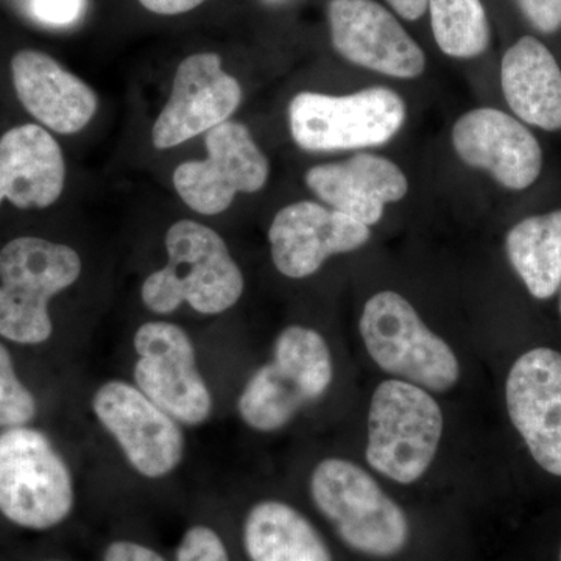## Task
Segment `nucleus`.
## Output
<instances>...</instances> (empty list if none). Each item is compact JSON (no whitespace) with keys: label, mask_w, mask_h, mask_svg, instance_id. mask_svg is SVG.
<instances>
[{"label":"nucleus","mask_w":561,"mask_h":561,"mask_svg":"<svg viewBox=\"0 0 561 561\" xmlns=\"http://www.w3.org/2000/svg\"><path fill=\"white\" fill-rule=\"evenodd\" d=\"M523 16L541 35L561 32V0H516Z\"/></svg>","instance_id":"obj_27"},{"label":"nucleus","mask_w":561,"mask_h":561,"mask_svg":"<svg viewBox=\"0 0 561 561\" xmlns=\"http://www.w3.org/2000/svg\"><path fill=\"white\" fill-rule=\"evenodd\" d=\"M66 164L60 144L36 124L11 128L0 138V205L44 209L65 190Z\"/></svg>","instance_id":"obj_19"},{"label":"nucleus","mask_w":561,"mask_h":561,"mask_svg":"<svg viewBox=\"0 0 561 561\" xmlns=\"http://www.w3.org/2000/svg\"><path fill=\"white\" fill-rule=\"evenodd\" d=\"M103 561H168L150 546L131 540H116L106 546Z\"/></svg>","instance_id":"obj_28"},{"label":"nucleus","mask_w":561,"mask_h":561,"mask_svg":"<svg viewBox=\"0 0 561 561\" xmlns=\"http://www.w3.org/2000/svg\"><path fill=\"white\" fill-rule=\"evenodd\" d=\"M83 262L72 247L22 236L0 250V335L41 345L54 332L49 302L79 280Z\"/></svg>","instance_id":"obj_4"},{"label":"nucleus","mask_w":561,"mask_h":561,"mask_svg":"<svg viewBox=\"0 0 561 561\" xmlns=\"http://www.w3.org/2000/svg\"><path fill=\"white\" fill-rule=\"evenodd\" d=\"M168 264L140 287L149 311L168 316L183 302L203 316H219L241 300L245 279L219 232L195 220H179L165 232Z\"/></svg>","instance_id":"obj_1"},{"label":"nucleus","mask_w":561,"mask_h":561,"mask_svg":"<svg viewBox=\"0 0 561 561\" xmlns=\"http://www.w3.org/2000/svg\"><path fill=\"white\" fill-rule=\"evenodd\" d=\"M36 411L35 397L18 378L13 357L0 343V427L27 426Z\"/></svg>","instance_id":"obj_24"},{"label":"nucleus","mask_w":561,"mask_h":561,"mask_svg":"<svg viewBox=\"0 0 561 561\" xmlns=\"http://www.w3.org/2000/svg\"><path fill=\"white\" fill-rule=\"evenodd\" d=\"M309 493L346 548L391 559L411 540V523L382 486L354 461L330 457L313 468Z\"/></svg>","instance_id":"obj_2"},{"label":"nucleus","mask_w":561,"mask_h":561,"mask_svg":"<svg viewBox=\"0 0 561 561\" xmlns=\"http://www.w3.org/2000/svg\"><path fill=\"white\" fill-rule=\"evenodd\" d=\"M559 295H560V298H559V308H560V316H561V284H560Z\"/></svg>","instance_id":"obj_33"},{"label":"nucleus","mask_w":561,"mask_h":561,"mask_svg":"<svg viewBox=\"0 0 561 561\" xmlns=\"http://www.w3.org/2000/svg\"><path fill=\"white\" fill-rule=\"evenodd\" d=\"M427 9L443 54L474 58L489 47V16L481 0H427Z\"/></svg>","instance_id":"obj_23"},{"label":"nucleus","mask_w":561,"mask_h":561,"mask_svg":"<svg viewBox=\"0 0 561 561\" xmlns=\"http://www.w3.org/2000/svg\"><path fill=\"white\" fill-rule=\"evenodd\" d=\"M505 401L534 460L561 478V353L551 348L524 353L508 373Z\"/></svg>","instance_id":"obj_13"},{"label":"nucleus","mask_w":561,"mask_h":561,"mask_svg":"<svg viewBox=\"0 0 561 561\" xmlns=\"http://www.w3.org/2000/svg\"><path fill=\"white\" fill-rule=\"evenodd\" d=\"M76 485L65 457L44 432H0V513L21 529H55L72 515Z\"/></svg>","instance_id":"obj_5"},{"label":"nucleus","mask_w":561,"mask_h":561,"mask_svg":"<svg viewBox=\"0 0 561 561\" xmlns=\"http://www.w3.org/2000/svg\"><path fill=\"white\" fill-rule=\"evenodd\" d=\"M505 250L531 297L552 298L561 284V209L516 224L505 239Z\"/></svg>","instance_id":"obj_22"},{"label":"nucleus","mask_w":561,"mask_h":561,"mask_svg":"<svg viewBox=\"0 0 561 561\" xmlns=\"http://www.w3.org/2000/svg\"><path fill=\"white\" fill-rule=\"evenodd\" d=\"M404 119V101L387 88H367L350 95L305 91L289 105L291 138L308 151L382 146L401 130Z\"/></svg>","instance_id":"obj_8"},{"label":"nucleus","mask_w":561,"mask_h":561,"mask_svg":"<svg viewBox=\"0 0 561 561\" xmlns=\"http://www.w3.org/2000/svg\"><path fill=\"white\" fill-rule=\"evenodd\" d=\"M331 39L345 60L383 76L415 79L426 55L400 21L375 0H331Z\"/></svg>","instance_id":"obj_14"},{"label":"nucleus","mask_w":561,"mask_h":561,"mask_svg":"<svg viewBox=\"0 0 561 561\" xmlns=\"http://www.w3.org/2000/svg\"><path fill=\"white\" fill-rule=\"evenodd\" d=\"M501 83L519 119L541 130H561V69L542 41L522 36L505 51Z\"/></svg>","instance_id":"obj_20"},{"label":"nucleus","mask_w":561,"mask_h":561,"mask_svg":"<svg viewBox=\"0 0 561 561\" xmlns=\"http://www.w3.org/2000/svg\"><path fill=\"white\" fill-rule=\"evenodd\" d=\"M92 412L142 478H165L183 461L186 440L179 421L133 383H102L92 397Z\"/></svg>","instance_id":"obj_11"},{"label":"nucleus","mask_w":561,"mask_h":561,"mask_svg":"<svg viewBox=\"0 0 561 561\" xmlns=\"http://www.w3.org/2000/svg\"><path fill=\"white\" fill-rule=\"evenodd\" d=\"M205 0H139L144 9L162 16H176L197 9Z\"/></svg>","instance_id":"obj_29"},{"label":"nucleus","mask_w":561,"mask_h":561,"mask_svg":"<svg viewBox=\"0 0 561 561\" xmlns=\"http://www.w3.org/2000/svg\"><path fill=\"white\" fill-rule=\"evenodd\" d=\"M334 379V362L323 335L291 324L279 332L272 360L254 371L238 400L250 430L272 434L286 427L306 408L320 401Z\"/></svg>","instance_id":"obj_3"},{"label":"nucleus","mask_w":561,"mask_h":561,"mask_svg":"<svg viewBox=\"0 0 561 561\" xmlns=\"http://www.w3.org/2000/svg\"><path fill=\"white\" fill-rule=\"evenodd\" d=\"M242 542L250 561H334L316 526L283 501H261L250 508Z\"/></svg>","instance_id":"obj_21"},{"label":"nucleus","mask_w":561,"mask_h":561,"mask_svg":"<svg viewBox=\"0 0 561 561\" xmlns=\"http://www.w3.org/2000/svg\"><path fill=\"white\" fill-rule=\"evenodd\" d=\"M557 561H561V541L559 546V553H557Z\"/></svg>","instance_id":"obj_32"},{"label":"nucleus","mask_w":561,"mask_h":561,"mask_svg":"<svg viewBox=\"0 0 561 561\" xmlns=\"http://www.w3.org/2000/svg\"><path fill=\"white\" fill-rule=\"evenodd\" d=\"M453 144L463 162L489 172L505 190H527L540 176V142L504 111L479 108L463 114L454 125Z\"/></svg>","instance_id":"obj_16"},{"label":"nucleus","mask_w":561,"mask_h":561,"mask_svg":"<svg viewBox=\"0 0 561 561\" xmlns=\"http://www.w3.org/2000/svg\"><path fill=\"white\" fill-rule=\"evenodd\" d=\"M359 330L371 359L394 379L434 393H445L459 382L460 364L451 346L397 291L373 295Z\"/></svg>","instance_id":"obj_7"},{"label":"nucleus","mask_w":561,"mask_h":561,"mask_svg":"<svg viewBox=\"0 0 561 561\" xmlns=\"http://www.w3.org/2000/svg\"><path fill=\"white\" fill-rule=\"evenodd\" d=\"M241 102V83L221 69L219 55H191L176 69L169 101L151 128V142L158 150L179 147L230 121Z\"/></svg>","instance_id":"obj_12"},{"label":"nucleus","mask_w":561,"mask_h":561,"mask_svg":"<svg viewBox=\"0 0 561 561\" xmlns=\"http://www.w3.org/2000/svg\"><path fill=\"white\" fill-rule=\"evenodd\" d=\"M391 9L408 21H416L427 10V0H387Z\"/></svg>","instance_id":"obj_30"},{"label":"nucleus","mask_w":561,"mask_h":561,"mask_svg":"<svg viewBox=\"0 0 561 561\" xmlns=\"http://www.w3.org/2000/svg\"><path fill=\"white\" fill-rule=\"evenodd\" d=\"M87 0H31L33 18L51 27H66L80 20Z\"/></svg>","instance_id":"obj_26"},{"label":"nucleus","mask_w":561,"mask_h":561,"mask_svg":"<svg viewBox=\"0 0 561 561\" xmlns=\"http://www.w3.org/2000/svg\"><path fill=\"white\" fill-rule=\"evenodd\" d=\"M370 238V228L313 202L280 209L268 230L273 264L290 279L312 276L331 256L360 249Z\"/></svg>","instance_id":"obj_15"},{"label":"nucleus","mask_w":561,"mask_h":561,"mask_svg":"<svg viewBox=\"0 0 561 561\" xmlns=\"http://www.w3.org/2000/svg\"><path fill=\"white\" fill-rule=\"evenodd\" d=\"M11 77L22 106L58 135L80 133L98 113V95L90 84L44 51H18Z\"/></svg>","instance_id":"obj_17"},{"label":"nucleus","mask_w":561,"mask_h":561,"mask_svg":"<svg viewBox=\"0 0 561 561\" xmlns=\"http://www.w3.org/2000/svg\"><path fill=\"white\" fill-rule=\"evenodd\" d=\"M205 147V160L183 162L173 172V187L184 205L202 216H217L236 195L264 190L271 162L241 122L210 128Z\"/></svg>","instance_id":"obj_10"},{"label":"nucleus","mask_w":561,"mask_h":561,"mask_svg":"<svg viewBox=\"0 0 561 561\" xmlns=\"http://www.w3.org/2000/svg\"><path fill=\"white\" fill-rule=\"evenodd\" d=\"M138 360L135 386L180 424L201 426L214 401L198 368L191 335L171 321H147L133 339Z\"/></svg>","instance_id":"obj_9"},{"label":"nucleus","mask_w":561,"mask_h":561,"mask_svg":"<svg viewBox=\"0 0 561 561\" xmlns=\"http://www.w3.org/2000/svg\"><path fill=\"white\" fill-rule=\"evenodd\" d=\"M261 3L267 7L283 5V3L289 2V0H260Z\"/></svg>","instance_id":"obj_31"},{"label":"nucleus","mask_w":561,"mask_h":561,"mask_svg":"<svg viewBox=\"0 0 561 561\" xmlns=\"http://www.w3.org/2000/svg\"><path fill=\"white\" fill-rule=\"evenodd\" d=\"M175 561H231L219 531L206 524H195L184 531L176 546Z\"/></svg>","instance_id":"obj_25"},{"label":"nucleus","mask_w":561,"mask_h":561,"mask_svg":"<svg viewBox=\"0 0 561 561\" xmlns=\"http://www.w3.org/2000/svg\"><path fill=\"white\" fill-rule=\"evenodd\" d=\"M306 184L321 202L368 228L382 219L386 205L402 201L409 191L401 169L371 153L316 165L306 172Z\"/></svg>","instance_id":"obj_18"},{"label":"nucleus","mask_w":561,"mask_h":561,"mask_svg":"<svg viewBox=\"0 0 561 561\" xmlns=\"http://www.w3.org/2000/svg\"><path fill=\"white\" fill-rule=\"evenodd\" d=\"M443 412L430 391L387 379L368 411V465L390 481L411 485L430 471L440 446Z\"/></svg>","instance_id":"obj_6"},{"label":"nucleus","mask_w":561,"mask_h":561,"mask_svg":"<svg viewBox=\"0 0 561 561\" xmlns=\"http://www.w3.org/2000/svg\"><path fill=\"white\" fill-rule=\"evenodd\" d=\"M44 561H65V560H44Z\"/></svg>","instance_id":"obj_34"}]
</instances>
